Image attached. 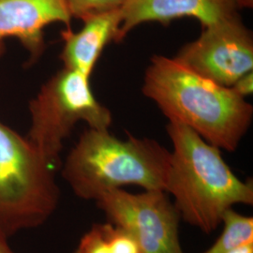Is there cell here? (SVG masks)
<instances>
[{"label": "cell", "mask_w": 253, "mask_h": 253, "mask_svg": "<svg viewBox=\"0 0 253 253\" xmlns=\"http://www.w3.org/2000/svg\"><path fill=\"white\" fill-rule=\"evenodd\" d=\"M126 136L121 140L109 129L90 127L83 132L62 167V176L76 196L96 202L127 185L165 190L171 151L153 139Z\"/></svg>", "instance_id": "3"}, {"label": "cell", "mask_w": 253, "mask_h": 253, "mask_svg": "<svg viewBox=\"0 0 253 253\" xmlns=\"http://www.w3.org/2000/svg\"><path fill=\"white\" fill-rule=\"evenodd\" d=\"M253 73H247L239 78L235 84L231 86V88L235 91L236 94L246 99L247 96L253 94Z\"/></svg>", "instance_id": "14"}, {"label": "cell", "mask_w": 253, "mask_h": 253, "mask_svg": "<svg viewBox=\"0 0 253 253\" xmlns=\"http://www.w3.org/2000/svg\"><path fill=\"white\" fill-rule=\"evenodd\" d=\"M65 0H0V42L17 39L35 62L45 50L44 28L54 23L71 27Z\"/></svg>", "instance_id": "8"}, {"label": "cell", "mask_w": 253, "mask_h": 253, "mask_svg": "<svg viewBox=\"0 0 253 253\" xmlns=\"http://www.w3.org/2000/svg\"><path fill=\"white\" fill-rule=\"evenodd\" d=\"M142 91L169 121L189 126L219 149L235 151L253 122V106L245 98L173 57H151Z\"/></svg>", "instance_id": "1"}, {"label": "cell", "mask_w": 253, "mask_h": 253, "mask_svg": "<svg viewBox=\"0 0 253 253\" xmlns=\"http://www.w3.org/2000/svg\"><path fill=\"white\" fill-rule=\"evenodd\" d=\"M74 253H143V251L132 235L110 221L91 227Z\"/></svg>", "instance_id": "11"}, {"label": "cell", "mask_w": 253, "mask_h": 253, "mask_svg": "<svg viewBox=\"0 0 253 253\" xmlns=\"http://www.w3.org/2000/svg\"><path fill=\"white\" fill-rule=\"evenodd\" d=\"M28 109L27 138L54 166L59 163L64 141L78 122L108 130L113 121L110 110L96 99L90 78L66 68L42 84Z\"/></svg>", "instance_id": "5"}, {"label": "cell", "mask_w": 253, "mask_h": 253, "mask_svg": "<svg viewBox=\"0 0 253 253\" xmlns=\"http://www.w3.org/2000/svg\"><path fill=\"white\" fill-rule=\"evenodd\" d=\"M226 253H253V241L241 245Z\"/></svg>", "instance_id": "16"}, {"label": "cell", "mask_w": 253, "mask_h": 253, "mask_svg": "<svg viewBox=\"0 0 253 253\" xmlns=\"http://www.w3.org/2000/svg\"><path fill=\"white\" fill-rule=\"evenodd\" d=\"M7 235L0 229V253H14L7 241Z\"/></svg>", "instance_id": "15"}, {"label": "cell", "mask_w": 253, "mask_h": 253, "mask_svg": "<svg viewBox=\"0 0 253 253\" xmlns=\"http://www.w3.org/2000/svg\"><path fill=\"white\" fill-rule=\"evenodd\" d=\"M84 26L74 32L72 27L61 31L63 49L59 55L63 68L90 78L95 66L110 42H120L121 10L93 14L82 20Z\"/></svg>", "instance_id": "10"}, {"label": "cell", "mask_w": 253, "mask_h": 253, "mask_svg": "<svg viewBox=\"0 0 253 253\" xmlns=\"http://www.w3.org/2000/svg\"><path fill=\"white\" fill-rule=\"evenodd\" d=\"M96 203L111 222L135 238L143 253H183L180 216L165 190L133 194L118 189L102 194Z\"/></svg>", "instance_id": "6"}, {"label": "cell", "mask_w": 253, "mask_h": 253, "mask_svg": "<svg viewBox=\"0 0 253 253\" xmlns=\"http://www.w3.org/2000/svg\"><path fill=\"white\" fill-rule=\"evenodd\" d=\"M194 73L231 87L253 72V36L239 14L208 27L173 57Z\"/></svg>", "instance_id": "7"}, {"label": "cell", "mask_w": 253, "mask_h": 253, "mask_svg": "<svg viewBox=\"0 0 253 253\" xmlns=\"http://www.w3.org/2000/svg\"><path fill=\"white\" fill-rule=\"evenodd\" d=\"M54 167L0 121V229L7 236L41 226L54 214L60 198Z\"/></svg>", "instance_id": "4"}, {"label": "cell", "mask_w": 253, "mask_h": 253, "mask_svg": "<svg viewBox=\"0 0 253 253\" xmlns=\"http://www.w3.org/2000/svg\"><path fill=\"white\" fill-rule=\"evenodd\" d=\"M221 223L223 230L215 243L203 253H226L235 248L253 241V217L245 216L229 208Z\"/></svg>", "instance_id": "12"}, {"label": "cell", "mask_w": 253, "mask_h": 253, "mask_svg": "<svg viewBox=\"0 0 253 253\" xmlns=\"http://www.w3.org/2000/svg\"><path fill=\"white\" fill-rule=\"evenodd\" d=\"M172 150L165 191L186 222L206 234L217 229L224 212L235 205L253 204V179H239L210 145L189 126L169 121Z\"/></svg>", "instance_id": "2"}, {"label": "cell", "mask_w": 253, "mask_h": 253, "mask_svg": "<svg viewBox=\"0 0 253 253\" xmlns=\"http://www.w3.org/2000/svg\"><path fill=\"white\" fill-rule=\"evenodd\" d=\"M241 8V0H128L120 9V42L144 23L168 26L173 20L190 17L206 27L238 14Z\"/></svg>", "instance_id": "9"}, {"label": "cell", "mask_w": 253, "mask_h": 253, "mask_svg": "<svg viewBox=\"0 0 253 253\" xmlns=\"http://www.w3.org/2000/svg\"><path fill=\"white\" fill-rule=\"evenodd\" d=\"M4 49H5V47L3 44V42H0V56L4 53Z\"/></svg>", "instance_id": "17"}, {"label": "cell", "mask_w": 253, "mask_h": 253, "mask_svg": "<svg viewBox=\"0 0 253 253\" xmlns=\"http://www.w3.org/2000/svg\"><path fill=\"white\" fill-rule=\"evenodd\" d=\"M73 18H86L93 14L120 9L128 0H65Z\"/></svg>", "instance_id": "13"}]
</instances>
